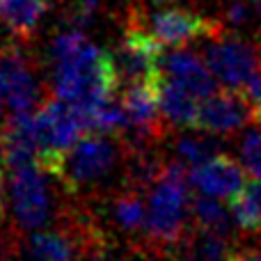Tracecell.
I'll return each instance as SVG.
<instances>
[{
    "label": "cell",
    "mask_w": 261,
    "mask_h": 261,
    "mask_svg": "<svg viewBox=\"0 0 261 261\" xmlns=\"http://www.w3.org/2000/svg\"><path fill=\"white\" fill-rule=\"evenodd\" d=\"M53 92L81 115L113 99L119 85L115 60L78 28L58 32L50 44Z\"/></svg>",
    "instance_id": "obj_1"
},
{
    "label": "cell",
    "mask_w": 261,
    "mask_h": 261,
    "mask_svg": "<svg viewBox=\"0 0 261 261\" xmlns=\"http://www.w3.org/2000/svg\"><path fill=\"white\" fill-rule=\"evenodd\" d=\"M190 204V167L176 158L167 161L163 176L149 190L147 202L144 239L156 252L167 254L179 248L184 236L188 234Z\"/></svg>",
    "instance_id": "obj_2"
},
{
    "label": "cell",
    "mask_w": 261,
    "mask_h": 261,
    "mask_svg": "<svg viewBox=\"0 0 261 261\" xmlns=\"http://www.w3.org/2000/svg\"><path fill=\"white\" fill-rule=\"evenodd\" d=\"M126 151V142L117 135L87 133L69 149L55 179L62 181L64 190L71 195L96 193L124 165Z\"/></svg>",
    "instance_id": "obj_3"
},
{
    "label": "cell",
    "mask_w": 261,
    "mask_h": 261,
    "mask_svg": "<svg viewBox=\"0 0 261 261\" xmlns=\"http://www.w3.org/2000/svg\"><path fill=\"white\" fill-rule=\"evenodd\" d=\"M85 133V122L71 103L62 99L41 103L35 110V138L39 149L37 165L48 176H55L69 149Z\"/></svg>",
    "instance_id": "obj_4"
},
{
    "label": "cell",
    "mask_w": 261,
    "mask_h": 261,
    "mask_svg": "<svg viewBox=\"0 0 261 261\" xmlns=\"http://www.w3.org/2000/svg\"><path fill=\"white\" fill-rule=\"evenodd\" d=\"M9 199H12L14 225L18 231L41 229L53 213L46 172L37 163L9 170Z\"/></svg>",
    "instance_id": "obj_5"
},
{
    "label": "cell",
    "mask_w": 261,
    "mask_h": 261,
    "mask_svg": "<svg viewBox=\"0 0 261 261\" xmlns=\"http://www.w3.org/2000/svg\"><path fill=\"white\" fill-rule=\"evenodd\" d=\"M208 69L222 90L243 92L261 71V58L252 44L239 37H216L204 50Z\"/></svg>",
    "instance_id": "obj_6"
},
{
    "label": "cell",
    "mask_w": 261,
    "mask_h": 261,
    "mask_svg": "<svg viewBox=\"0 0 261 261\" xmlns=\"http://www.w3.org/2000/svg\"><path fill=\"white\" fill-rule=\"evenodd\" d=\"M163 48L144 28H133L126 32L119 48L113 53L119 83L138 85V83H158L163 67Z\"/></svg>",
    "instance_id": "obj_7"
},
{
    "label": "cell",
    "mask_w": 261,
    "mask_h": 261,
    "mask_svg": "<svg viewBox=\"0 0 261 261\" xmlns=\"http://www.w3.org/2000/svg\"><path fill=\"white\" fill-rule=\"evenodd\" d=\"M0 103L9 113H32L41 106V85L18 48H0Z\"/></svg>",
    "instance_id": "obj_8"
},
{
    "label": "cell",
    "mask_w": 261,
    "mask_h": 261,
    "mask_svg": "<svg viewBox=\"0 0 261 261\" xmlns=\"http://www.w3.org/2000/svg\"><path fill=\"white\" fill-rule=\"evenodd\" d=\"M250 122L254 124V108L248 96L243 92L222 90L213 92L202 101L195 130H204V133L222 138V135L239 133Z\"/></svg>",
    "instance_id": "obj_9"
},
{
    "label": "cell",
    "mask_w": 261,
    "mask_h": 261,
    "mask_svg": "<svg viewBox=\"0 0 261 261\" xmlns=\"http://www.w3.org/2000/svg\"><path fill=\"white\" fill-rule=\"evenodd\" d=\"M245 172L248 170L239 161L225 153H216L208 161L190 167V186L197 188V193L202 195L229 202L245 186Z\"/></svg>",
    "instance_id": "obj_10"
},
{
    "label": "cell",
    "mask_w": 261,
    "mask_h": 261,
    "mask_svg": "<svg viewBox=\"0 0 261 261\" xmlns=\"http://www.w3.org/2000/svg\"><path fill=\"white\" fill-rule=\"evenodd\" d=\"M144 30L163 46H179L188 44L193 39H199V37L206 35H218L213 30V25L208 21H204L202 16L193 12H186V9H158L149 16V23Z\"/></svg>",
    "instance_id": "obj_11"
},
{
    "label": "cell",
    "mask_w": 261,
    "mask_h": 261,
    "mask_svg": "<svg viewBox=\"0 0 261 261\" xmlns=\"http://www.w3.org/2000/svg\"><path fill=\"white\" fill-rule=\"evenodd\" d=\"M161 73L202 101L206 99V96H211L218 85V81H216V76H213V71L208 69L206 60L199 58L193 50H186V48H174L163 55Z\"/></svg>",
    "instance_id": "obj_12"
},
{
    "label": "cell",
    "mask_w": 261,
    "mask_h": 261,
    "mask_svg": "<svg viewBox=\"0 0 261 261\" xmlns=\"http://www.w3.org/2000/svg\"><path fill=\"white\" fill-rule=\"evenodd\" d=\"M158 87V103H161V113L165 117V122L174 128H195L197 126V115L202 99H197L195 94H190L188 90H184L181 85L172 83L170 78H165L161 73L156 83Z\"/></svg>",
    "instance_id": "obj_13"
},
{
    "label": "cell",
    "mask_w": 261,
    "mask_h": 261,
    "mask_svg": "<svg viewBox=\"0 0 261 261\" xmlns=\"http://www.w3.org/2000/svg\"><path fill=\"white\" fill-rule=\"evenodd\" d=\"M179 261H234L239 252L229 241V234H218L202 227L188 229L179 243Z\"/></svg>",
    "instance_id": "obj_14"
},
{
    "label": "cell",
    "mask_w": 261,
    "mask_h": 261,
    "mask_svg": "<svg viewBox=\"0 0 261 261\" xmlns=\"http://www.w3.org/2000/svg\"><path fill=\"white\" fill-rule=\"evenodd\" d=\"M108 220L117 231L126 236H144L147 231V204L142 193L124 188L115 193L108 202Z\"/></svg>",
    "instance_id": "obj_15"
},
{
    "label": "cell",
    "mask_w": 261,
    "mask_h": 261,
    "mask_svg": "<svg viewBox=\"0 0 261 261\" xmlns=\"http://www.w3.org/2000/svg\"><path fill=\"white\" fill-rule=\"evenodd\" d=\"M46 9V0H0V23L12 35L28 37L39 25Z\"/></svg>",
    "instance_id": "obj_16"
},
{
    "label": "cell",
    "mask_w": 261,
    "mask_h": 261,
    "mask_svg": "<svg viewBox=\"0 0 261 261\" xmlns=\"http://www.w3.org/2000/svg\"><path fill=\"white\" fill-rule=\"evenodd\" d=\"M234 222L243 231H261V179L245 181L236 197L229 199Z\"/></svg>",
    "instance_id": "obj_17"
},
{
    "label": "cell",
    "mask_w": 261,
    "mask_h": 261,
    "mask_svg": "<svg viewBox=\"0 0 261 261\" xmlns=\"http://www.w3.org/2000/svg\"><path fill=\"white\" fill-rule=\"evenodd\" d=\"M225 199L211 197V195H202L193 197V204H190V218H193L195 227H202V229L208 231H218V234H229L231 231V208H227Z\"/></svg>",
    "instance_id": "obj_18"
},
{
    "label": "cell",
    "mask_w": 261,
    "mask_h": 261,
    "mask_svg": "<svg viewBox=\"0 0 261 261\" xmlns=\"http://www.w3.org/2000/svg\"><path fill=\"white\" fill-rule=\"evenodd\" d=\"M172 151L179 163L195 167L218 153V135L204 133V130H199V135H184L174 140Z\"/></svg>",
    "instance_id": "obj_19"
},
{
    "label": "cell",
    "mask_w": 261,
    "mask_h": 261,
    "mask_svg": "<svg viewBox=\"0 0 261 261\" xmlns=\"http://www.w3.org/2000/svg\"><path fill=\"white\" fill-rule=\"evenodd\" d=\"M241 163L252 174V179H261V128H252L243 133L239 144Z\"/></svg>",
    "instance_id": "obj_20"
},
{
    "label": "cell",
    "mask_w": 261,
    "mask_h": 261,
    "mask_svg": "<svg viewBox=\"0 0 261 261\" xmlns=\"http://www.w3.org/2000/svg\"><path fill=\"white\" fill-rule=\"evenodd\" d=\"M99 9H101V0H76V5H73V9H71L73 28H78V30L87 28L99 16Z\"/></svg>",
    "instance_id": "obj_21"
},
{
    "label": "cell",
    "mask_w": 261,
    "mask_h": 261,
    "mask_svg": "<svg viewBox=\"0 0 261 261\" xmlns=\"http://www.w3.org/2000/svg\"><path fill=\"white\" fill-rule=\"evenodd\" d=\"M250 18V7L243 3V0H234V3H229V7H227V21L231 23L234 28H241L245 25Z\"/></svg>",
    "instance_id": "obj_22"
},
{
    "label": "cell",
    "mask_w": 261,
    "mask_h": 261,
    "mask_svg": "<svg viewBox=\"0 0 261 261\" xmlns=\"http://www.w3.org/2000/svg\"><path fill=\"white\" fill-rule=\"evenodd\" d=\"M5 170H7V161H5L3 142H0V218H3V188H5Z\"/></svg>",
    "instance_id": "obj_23"
},
{
    "label": "cell",
    "mask_w": 261,
    "mask_h": 261,
    "mask_svg": "<svg viewBox=\"0 0 261 261\" xmlns=\"http://www.w3.org/2000/svg\"><path fill=\"white\" fill-rule=\"evenodd\" d=\"M236 261H261V250H245L236 254Z\"/></svg>",
    "instance_id": "obj_24"
},
{
    "label": "cell",
    "mask_w": 261,
    "mask_h": 261,
    "mask_svg": "<svg viewBox=\"0 0 261 261\" xmlns=\"http://www.w3.org/2000/svg\"><path fill=\"white\" fill-rule=\"evenodd\" d=\"M81 261H113V259L106 257L103 250H96V252H87V257H83Z\"/></svg>",
    "instance_id": "obj_25"
},
{
    "label": "cell",
    "mask_w": 261,
    "mask_h": 261,
    "mask_svg": "<svg viewBox=\"0 0 261 261\" xmlns=\"http://www.w3.org/2000/svg\"><path fill=\"white\" fill-rule=\"evenodd\" d=\"M3 108H5V106L0 103V133H3V128H5V122H7V119H3Z\"/></svg>",
    "instance_id": "obj_26"
},
{
    "label": "cell",
    "mask_w": 261,
    "mask_h": 261,
    "mask_svg": "<svg viewBox=\"0 0 261 261\" xmlns=\"http://www.w3.org/2000/svg\"><path fill=\"white\" fill-rule=\"evenodd\" d=\"M257 16H259V21H261V0H257Z\"/></svg>",
    "instance_id": "obj_27"
},
{
    "label": "cell",
    "mask_w": 261,
    "mask_h": 261,
    "mask_svg": "<svg viewBox=\"0 0 261 261\" xmlns=\"http://www.w3.org/2000/svg\"><path fill=\"white\" fill-rule=\"evenodd\" d=\"M151 3H156V5H163V3H167V0H151Z\"/></svg>",
    "instance_id": "obj_28"
},
{
    "label": "cell",
    "mask_w": 261,
    "mask_h": 261,
    "mask_svg": "<svg viewBox=\"0 0 261 261\" xmlns=\"http://www.w3.org/2000/svg\"><path fill=\"white\" fill-rule=\"evenodd\" d=\"M0 261H9V257H0Z\"/></svg>",
    "instance_id": "obj_29"
},
{
    "label": "cell",
    "mask_w": 261,
    "mask_h": 261,
    "mask_svg": "<svg viewBox=\"0 0 261 261\" xmlns=\"http://www.w3.org/2000/svg\"><path fill=\"white\" fill-rule=\"evenodd\" d=\"M46 3H48V5H50V3H53V0H46Z\"/></svg>",
    "instance_id": "obj_30"
},
{
    "label": "cell",
    "mask_w": 261,
    "mask_h": 261,
    "mask_svg": "<svg viewBox=\"0 0 261 261\" xmlns=\"http://www.w3.org/2000/svg\"><path fill=\"white\" fill-rule=\"evenodd\" d=\"M30 261H37V259H30Z\"/></svg>",
    "instance_id": "obj_31"
},
{
    "label": "cell",
    "mask_w": 261,
    "mask_h": 261,
    "mask_svg": "<svg viewBox=\"0 0 261 261\" xmlns=\"http://www.w3.org/2000/svg\"><path fill=\"white\" fill-rule=\"evenodd\" d=\"M234 261H236V257H234Z\"/></svg>",
    "instance_id": "obj_32"
}]
</instances>
